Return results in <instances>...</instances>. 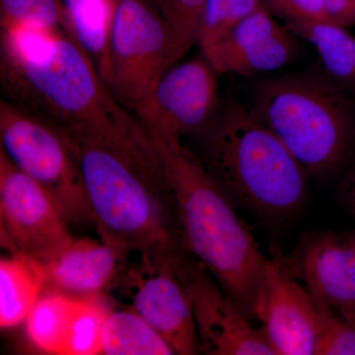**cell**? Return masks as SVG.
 I'll list each match as a JSON object with an SVG mask.
<instances>
[{
    "instance_id": "obj_13",
    "label": "cell",
    "mask_w": 355,
    "mask_h": 355,
    "mask_svg": "<svg viewBox=\"0 0 355 355\" xmlns=\"http://www.w3.org/2000/svg\"><path fill=\"white\" fill-rule=\"evenodd\" d=\"M280 261L321 309L355 321V250L349 234L306 233L291 258Z\"/></svg>"
},
{
    "instance_id": "obj_2",
    "label": "cell",
    "mask_w": 355,
    "mask_h": 355,
    "mask_svg": "<svg viewBox=\"0 0 355 355\" xmlns=\"http://www.w3.org/2000/svg\"><path fill=\"white\" fill-rule=\"evenodd\" d=\"M151 135L174 191L187 251L253 319L268 259L195 151L182 139Z\"/></svg>"
},
{
    "instance_id": "obj_4",
    "label": "cell",
    "mask_w": 355,
    "mask_h": 355,
    "mask_svg": "<svg viewBox=\"0 0 355 355\" xmlns=\"http://www.w3.org/2000/svg\"><path fill=\"white\" fill-rule=\"evenodd\" d=\"M1 83L7 101L64 130L116 102L94 60L65 28L1 30Z\"/></svg>"
},
{
    "instance_id": "obj_10",
    "label": "cell",
    "mask_w": 355,
    "mask_h": 355,
    "mask_svg": "<svg viewBox=\"0 0 355 355\" xmlns=\"http://www.w3.org/2000/svg\"><path fill=\"white\" fill-rule=\"evenodd\" d=\"M175 270L190 298L200 352L209 355H277L263 328L251 323L198 259L187 253Z\"/></svg>"
},
{
    "instance_id": "obj_15",
    "label": "cell",
    "mask_w": 355,
    "mask_h": 355,
    "mask_svg": "<svg viewBox=\"0 0 355 355\" xmlns=\"http://www.w3.org/2000/svg\"><path fill=\"white\" fill-rule=\"evenodd\" d=\"M132 252L90 238H73L44 265L48 287L72 296H96L120 284Z\"/></svg>"
},
{
    "instance_id": "obj_22",
    "label": "cell",
    "mask_w": 355,
    "mask_h": 355,
    "mask_svg": "<svg viewBox=\"0 0 355 355\" xmlns=\"http://www.w3.org/2000/svg\"><path fill=\"white\" fill-rule=\"evenodd\" d=\"M167 22L171 36L170 67L176 64L193 44L198 19L207 0H153Z\"/></svg>"
},
{
    "instance_id": "obj_28",
    "label": "cell",
    "mask_w": 355,
    "mask_h": 355,
    "mask_svg": "<svg viewBox=\"0 0 355 355\" xmlns=\"http://www.w3.org/2000/svg\"><path fill=\"white\" fill-rule=\"evenodd\" d=\"M342 196L347 207L355 216V174L349 178V181L343 184Z\"/></svg>"
},
{
    "instance_id": "obj_24",
    "label": "cell",
    "mask_w": 355,
    "mask_h": 355,
    "mask_svg": "<svg viewBox=\"0 0 355 355\" xmlns=\"http://www.w3.org/2000/svg\"><path fill=\"white\" fill-rule=\"evenodd\" d=\"M19 23L51 30L64 28L62 0H0L1 30Z\"/></svg>"
},
{
    "instance_id": "obj_23",
    "label": "cell",
    "mask_w": 355,
    "mask_h": 355,
    "mask_svg": "<svg viewBox=\"0 0 355 355\" xmlns=\"http://www.w3.org/2000/svg\"><path fill=\"white\" fill-rule=\"evenodd\" d=\"M98 296L81 299L65 355L102 354V333L111 310Z\"/></svg>"
},
{
    "instance_id": "obj_9",
    "label": "cell",
    "mask_w": 355,
    "mask_h": 355,
    "mask_svg": "<svg viewBox=\"0 0 355 355\" xmlns=\"http://www.w3.org/2000/svg\"><path fill=\"white\" fill-rule=\"evenodd\" d=\"M218 74L203 53L173 64L135 112L151 135L168 139L196 137L214 120L220 102Z\"/></svg>"
},
{
    "instance_id": "obj_12",
    "label": "cell",
    "mask_w": 355,
    "mask_h": 355,
    "mask_svg": "<svg viewBox=\"0 0 355 355\" xmlns=\"http://www.w3.org/2000/svg\"><path fill=\"white\" fill-rule=\"evenodd\" d=\"M254 319L277 355H314L322 309L280 260H268Z\"/></svg>"
},
{
    "instance_id": "obj_20",
    "label": "cell",
    "mask_w": 355,
    "mask_h": 355,
    "mask_svg": "<svg viewBox=\"0 0 355 355\" xmlns=\"http://www.w3.org/2000/svg\"><path fill=\"white\" fill-rule=\"evenodd\" d=\"M102 354L169 355L175 352L132 308L110 313L103 328Z\"/></svg>"
},
{
    "instance_id": "obj_3",
    "label": "cell",
    "mask_w": 355,
    "mask_h": 355,
    "mask_svg": "<svg viewBox=\"0 0 355 355\" xmlns=\"http://www.w3.org/2000/svg\"><path fill=\"white\" fill-rule=\"evenodd\" d=\"M193 139L200 162L236 207L270 221L286 220L304 207L309 173L249 107L220 103Z\"/></svg>"
},
{
    "instance_id": "obj_25",
    "label": "cell",
    "mask_w": 355,
    "mask_h": 355,
    "mask_svg": "<svg viewBox=\"0 0 355 355\" xmlns=\"http://www.w3.org/2000/svg\"><path fill=\"white\" fill-rule=\"evenodd\" d=\"M314 355H355V321L322 309Z\"/></svg>"
},
{
    "instance_id": "obj_17",
    "label": "cell",
    "mask_w": 355,
    "mask_h": 355,
    "mask_svg": "<svg viewBox=\"0 0 355 355\" xmlns=\"http://www.w3.org/2000/svg\"><path fill=\"white\" fill-rule=\"evenodd\" d=\"M316 49L323 73L345 92L355 91V36L331 20L287 27Z\"/></svg>"
},
{
    "instance_id": "obj_6",
    "label": "cell",
    "mask_w": 355,
    "mask_h": 355,
    "mask_svg": "<svg viewBox=\"0 0 355 355\" xmlns=\"http://www.w3.org/2000/svg\"><path fill=\"white\" fill-rule=\"evenodd\" d=\"M0 150L55 198L70 225L93 224L76 142L64 128L0 102Z\"/></svg>"
},
{
    "instance_id": "obj_7",
    "label": "cell",
    "mask_w": 355,
    "mask_h": 355,
    "mask_svg": "<svg viewBox=\"0 0 355 355\" xmlns=\"http://www.w3.org/2000/svg\"><path fill=\"white\" fill-rule=\"evenodd\" d=\"M171 36L153 0H114L102 78L121 106L133 114L170 67Z\"/></svg>"
},
{
    "instance_id": "obj_5",
    "label": "cell",
    "mask_w": 355,
    "mask_h": 355,
    "mask_svg": "<svg viewBox=\"0 0 355 355\" xmlns=\"http://www.w3.org/2000/svg\"><path fill=\"white\" fill-rule=\"evenodd\" d=\"M310 176L335 174L355 149V105L323 71L270 77L254 86L249 106Z\"/></svg>"
},
{
    "instance_id": "obj_27",
    "label": "cell",
    "mask_w": 355,
    "mask_h": 355,
    "mask_svg": "<svg viewBox=\"0 0 355 355\" xmlns=\"http://www.w3.org/2000/svg\"><path fill=\"white\" fill-rule=\"evenodd\" d=\"M329 19L349 28L355 26V0H326Z\"/></svg>"
},
{
    "instance_id": "obj_18",
    "label": "cell",
    "mask_w": 355,
    "mask_h": 355,
    "mask_svg": "<svg viewBox=\"0 0 355 355\" xmlns=\"http://www.w3.org/2000/svg\"><path fill=\"white\" fill-rule=\"evenodd\" d=\"M81 299L58 291L42 294L26 320L27 335L37 349L65 355Z\"/></svg>"
},
{
    "instance_id": "obj_14",
    "label": "cell",
    "mask_w": 355,
    "mask_h": 355,
    "mask_svg": "<svg viewBox=\"0 0 355 355\" xmlns=\"http://www.w3.org/2000/svg\"><path fill=\"white\" fill-rule=\"evenodd\" d=\"M295 37L263 6L202 53L219 73L258 76L297 60L300 46Z\"/></svg>"
},
{
    "instance_id": "obj_30",
    "label": "cell",
    "mask_w": 355,
    "mask_h": 355,
    "mask_svg": "<svg viewBox=\"0 0 355 355\" xmlns=\"http://www.w3.org/2000/svg\"></svg>"
},
{
    "instance_id": "obj_26",
    "label": "cell",
    "mask_w": 355,
    "mask_h": 355,
    "mask_svg": "<svg viewBox=\"0 0 355 355\" xmlns=\"http://www.w3.org/2000/svg\"><path fill=\"white\" fill-rule=\"evenodd\" d=\"M272 15L286 21L287 27L329 19L326 0H261Z\"/></svg>"
},
{
    "instance_id": "obj_1",
    "label": "cell",
    "mask_w": 355,
    "mask_h": 355,
    "mask_svg": "<svg viewBox=\"0 0 355 355\" xmlns=\"http://www.w3.org/2000/svg\"><path fill=\"white\" fill-rule=\"evenodd\" d=\"M65 130L76 142L93 224L103 241L153 258L189 253L160 153L135 114L116 101Z\"/></svg>"
},
{
    "instance_id": "obj_8",
    "label": "cell",
    "mask_w": 355,
    "mask_h": 355,
    "mask_svg": "<svg viewBox=\"0 0 355 355\" xmlns=\"http://www.w3.org/2000/svg\"><path fill=\"white\" fill-rule=\"evenodd\" d=\"M69 222L48 191L0 150V240L9 254L46 265L73 237Z\"/></svg>"
},
{
    "instance_id": "obj_11",
    "label": "cell",
    "mask_w": 355,
    "mask_h": 355,
    "mask_svg": "<svg viewBox=\"0 0 355 355\" xmlns=\"http://www.w3.org/2000/svg\"><path fill=\"white\" fill-rule=\"evenodd\" d=\"M120 284L132 298V309L172 347L175 354H200L190 298L175 270L177 259L139 254Z\"/></svg>"
},
{
    "instance_id": "obj_19",
    "label": "cell",
    "mask_w": 355,
    "mask_h": 355,
    "mask_svg": "<svg viewBox=\"0 0 355 355\" xmlns=\"http://www.w3.org/2000/svg\"><path fill=\"white\" fill-rule=\"evenodd\" d=\"M64 28L87 51L102 76L107 53L114 0H62Z\"/></svg>"
},
{
    "instance_id": "obj_16",
    "label": "cell",
    "mask_w": 355,
    "mask_h": 355,
    "mask_svg": "<svg viewBox=\"0 0 355 355\" xmlns=\"http://www.w3.org/2000/svg\"><path fill=\"white\" fill-rule=\"evenodd\" d=\"M48 287L43 263L24 254H9L0 261V327L2 330L24 323Z\"/></svg>"
},
{
    "instance_id": "obj_29",
    "label": "cell",
    "mask_w": 355,
    "mask_h": 355,
    "mask_svg": "<svg viewBox=\"0 0 355 355\" xmlns=\"http://www.w3.org/2000/svg\"><path fill=\"white\" fill-rule=\"evenodd\" d=\"M349 237L350 239V241H352V245H354V250H355V229L354 231H352V233H349Z\"/></svg>"
},
{
    "instance_id": "obj_21",
    "label": "cell",
    "mask_w": 355,
    "mask_h": 355,
    "mask_svg": "<svg viewBox=\"0 0 355 355\" xmlns=\"http://www.w3.org/2000/svg\"><path fill=\"white\" fill-rule=\"evenodd\" d=\"M261 6V0H207L198 19L196 44L203 50L217 43Z\"/></svg>"
}]
</instances>
